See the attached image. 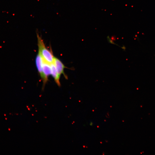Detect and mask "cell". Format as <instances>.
Returning <instances> with one entry per match:
<instances>
[{"instance_id":"5","label":"cell","mask_w":155,"mask_h":155,"mask_svg":"<svg viewBox=\"0 0 155 155\" xmlns=\"http://www.w3.org/2000/svg\"><path fill=\"white\" fill-rule=\"evenodd\" d=\"M51 69V74L57 84L59 86L61 84L59 81L60 77L59 76L54 62L50 64Z\"/></svg>"},{"instance_id":"2","label":"cell","mask_w":155,"mask_h":155,"mask_svg":"<svg viewBox=\"0 0 155 155\" xmlns=\"http://www.w3.org/2000/svg\"><path fill=\"white\" fill-rule=\"evenodd\" d=\"M42 72L43 78L42 79L43 86L44 87L47 82L49 76L51 74V69L50 64L43 60Z\"/></svg>"},{"instance_id":"3","label":"cell","mask_w":155,"mask_h":155,"mask_svg":"<svg viewBox=\"0 0 155 155\" xmlns=\"http://www.w3.org/2000/svg\"><path fill=\"white\" fill-rule=\"evenodd\" d=\"M53 62L59 76L60 77L61 75L62 74L65 78L67 79V77L65 74L64 71V69L66 67L61 61L57 58L54 57Z\"/></svg>"},{"instance_id":"1","label":"cell","mask_w":155,"mask_h":155,"mask_svg":"<svg viewBox=\"0 0 155 155\" xmlns=\"http://www.w3.org/2000/svg\"><path fill=\"white\" fill-rule=\"evenodd\" d=\"M37 38L38 52L42 57L43 60L51 64L54 62V57L53 53L45 46L44 42L38 33H36Z\"/></svg>"},{"instance_id":"4","label":"cell","mask_w":155,"mask_h":155,"mask_svg":"<svg viewBox=\"0 0 155 155\" xmlns=\"http://www.w3.org/2000/svg\"><path fill=\"white\" fill-rule=\"evenodd\" d=\"M43 59L40 53L38 52L36 58V66L41 79H43L42 72Z\"/></svg>"}]
</instances>
